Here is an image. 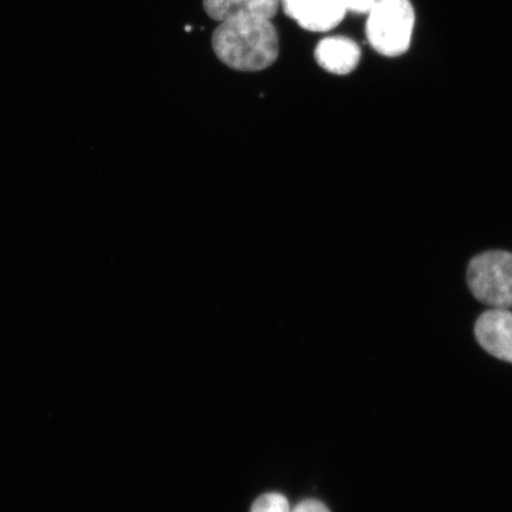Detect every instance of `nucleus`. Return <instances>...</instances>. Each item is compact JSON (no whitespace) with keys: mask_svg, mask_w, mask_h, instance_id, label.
<instances>
[{"mask_svg":"<svg viewBox=\"0 0 512 512\" xmlns=\"http://www.w3.org/2000/svg\"><path fill=\"white\" fill-rule=\"evenodd\" d=\"M476 337L482 348L499 360L512 363V312L491 309L476 323Z\"/></svg>","mask_w":512,"mask_h":512,"instance_id":"obj_5","label":"nucleus"},{"mask_svg":"<svg viewBox=\"0 0 512 512\" xmlns=\"http://www.w3.org/2000/svg\"><path fill=\"white\" fill-rule=\"evenodd\" d=\"M251 512H291V508L285 496L271 492L256 499Z\"/></svg>","mask_w":512,"mask_h":512,"instance_id":"obj_8","label":"nucleus"},{"mask_svg":"<svg viewBox=\"0 0 512 512\" xmlns=\"http://www.w3.org/2000/svg\"><path fill=\"white\" fill-rule=\"evenodd\" d=\"M211 44L219 60L239 72H260L279 56L278 31L266 18L226 19L215 30Z\"/></svg>","mask_w":512,"mask_h":512,"instance_id":"obj_1","label":"nucleus"},{"mask_svg":"<svg viewBox=\"0 0 512 512\" xmlns=\"http://www.w3.org/2000/svg\"><path fill=\"white\" fill-rule=\"evenodd\" d=\"M360 46L351 38L343 36L326 37L317 44L315 59L320 68L330 74L348 75L361 62Z\"/></svg>","mask_w":512,"mask_h":512,"instance_id":"obj_6","label":"nucleus"},{"mask_svg":"<svg viewBox=\"0 0 512 512\" xmlns=\"http://www.w3.org/2000/svg\"><path fill=\"white\" fill-rule=\"evenodd\" d=\"M207 15L217 22L233 17L272 19L278 14L280 0H203Z\"/></svg>","mask_w":512,"mask_h":512,"instance_id":"obj_7","label":"nucleus"},{"mask_svg":"<svg viewBox=\"0 0 512 512\" xmlns=\"http://www.w3.org/2000/svg\"><path fill=\"white\" fill-rule=\"evenodd\" d=\"M467 284L479 302L492 309H511L512 253L490 251L475 256L467 268Z\"/></svg>","mask_w":512,"mask_h":512,"instance_id":"obj_3","label":"nucleus"},{"mask_svg":"<svg viewBox=\"0 0 512 512\" xmlns=\"http://www.w3.org/2000/svg\"><path fill=\"white\" fill-rule=\"evenodd\" d=\"M285 14L300 28L313 32L330 31L348 14L344 0H280Z\"/></svg>","mask_w":512,"mask_h":512,"instance_id":"obj_4","label":"nucleus"},{"mask_svg":"<svg viewBox=\"0 0 512 512\" xmlns=\"http://www.w3.org/2000/svg\"><path fill=\"white\" fill-rule=\"evenodd\" d=\"M348 12L356 15H368L374 8L377 0H344Z\"/></svg>","mask_w":512,"mask_h":512,"instance_id":"obj_9","label":"nucleus"},{"mask_svg":"<svg viewBox=\"0 0 512 512\" xmlns=\"http://www.w3.org/2000/svg\"><path fill=\"white\" fill-rule=\"evenodd\" d=\"M367 16V40L376 53L386 57L407 53L416 25L411 0H377Z\"/></svg>","mask_w":512,"mask_h":512,"instance_id":"obj_2","label":"nucleus"},{"mask_svg":"<svg viewBox=\"0 0 512 512\" xmlns=\"http://www.w3.org/2000/svg\"><path fill=\"white\" fill-rule=\"evenodd\" d=\"M291 512H330V510L317 499H306V501L300 502Z\"/></svg>","mask_w":512,"mask_h":512,"instance_id":"obj_10","label":"nucleus"}]
</instances>
